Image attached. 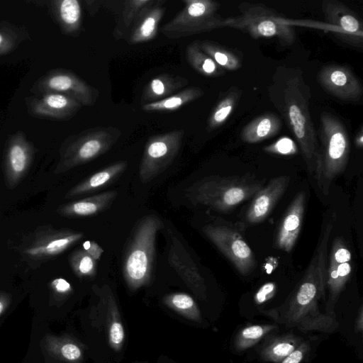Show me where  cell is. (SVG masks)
Returning a JSON list of instances; mask_svg holds the SVG:
<instances>
[{
    "instance_id": "obj_1",
    "label": "cell",
    "mask_w": 363,
    "mask_h": 363,
    "mask_svg": "<svg viewBox=\"0 0 363 363\" xmlns=\"http://www.w3.org/2000/svg\"><path fill=\"white\" fill-rule=\"evenodd\" d=\"M269 93L299 145L308 172L313 175L319 144L309 111L310 89L302 72L298 68L278 67Z\"/></svg>"
},
{
    "instance_id": "obj_2",
    "label": "cell",
    "mask_w": 363,
    "mask_h": 363,
    "mask_svg": "<svg viewBox=\"0 0 363 363\" xmlns=\"http://www.w3.org/2000/svg\"><path fill=\"white\" fill-rule=\"evenodd\" d=\"M264 182L250 175H211L188 187L186 197L194 205H202L219 212H228L252 198Z\"/></svg>"
},
{
    "instance_id": "obj_3",
    "label": "cell",
    "mask_w": 363,
    "mask_h": 363,
    "mask_svg": "<svg viewBox=\"0 0 363 363\" xmlns=\"http://www.w3.org/2000/svg\"><path fill=\"white\" fill-rule=\"evenodd\" d=\"M320 141L313 176L323 194L328 196L332 182L345 170L350 152L347 129L330 113L320 114Z\"/></svg>"
},
{
    "instance_id": "obj_4",
    "label": "cell",
    "mask_w": 363,
    "mask_h": 363,
    "mask_svg": "<svg viewBox=\"0 0 363 363\" xmlns=\"http://www.w3.org/2000/svg\"><path fill=\"white\" fill-rule=\"evenodd\" d=\"M164 228L162 220L154 214L140 220L130 237L124 255L123 272L128 283L137 287L150 280L155 259V241Z\"/></svg>"
},
{
    "instance_id": "obj_5",
    "label": "cell",
    "mask_w": 363,
    "mask_h": 363,
    "mask_svg": "<svg viewBox=\"0 0 363 363\" xmlns=\"http://www.w3.org/2000/svg\"><path fill=\"white\" fill-rule=\"evenodd\" d=\"M240 15L225 18L223 27H230L247 33L255 39L276 37L284 45H290L296 40V33L290 21L264 4L242 2Z\"/></svg>"
},
{
    "instance_id": "obj_6",
    "label": "cell",
    "mask_w": 363,
    "mask_h": 363,
    "mask_svg": "<svg viewBox=\"0 0 363 363\" xmlns=\"http://www.w3.org/2000/svg\"><path fill=\"white\" fill-rule=\"evenodd\" d=\"M115 127H96L68 138L62 145L55 174L66 172L109 150L121 136Z\"/></svg>"
},
{
    "instance_id": "obj_7",
    "label": "cell",
    "mask_w": 363,
    "mask_h": 363,
    "mask_svg": "<svg viewBox=\"0 0 363 363\" xmlns=\"http://www.w3.org/2000/svg\"><path fill=\"white\" fill-rule=\"evenodd\" d=\"M184 7L162 27L169 39L185 38L223 27L225 18L218 13L220 4L211 0H185Z\"/></svg>"
},
{
    "instance_id": "obj_8",
    "label": "cell",
    "mask_w": 363,
    "mask_h": 363,
    "mask_svg": "<svg viewBox=\"0 0 363 363\" xmlns=\"http://www.w3.org/2000/svg\"><path fill=\"white\" fill-rule=\"evenodd\" d=\"M184 133V130H174L150 138L139 168L141 182L153 180L167 169L179 151Z\"/></svg>"
},
{
    "instance_id": "obj_9",
    "label": "cell",
    "mask_w": 363,
    "mask_h": 363,
    "mask_svg": "<svg viewBox=\"0 0 363 363\" xmlns=\"http://www.w3.org/2000/svg\"><path fill=\"white\" fill-rule=\"evenodd\" d=\"M30 91L35 95L58 93L68 96L82 106H91L99 96V91L86 84L74 73L54 69L47 72L33 84Z\"/></svg>"
},
{
    "instance_id": "obj_10",
    "label": "cell",
    "mask_w": 363,
    "mask_h": 363,
    "mask_svg": "<svg viewBox=\"0 0 363 363\" xmlns=\"http://www.w3.org/2000/svg\"><path fill=\"white\" fill-rule=\"evenodd\" d=\"M206 236L244 276L256 267L254 254L238 230L225 225L208 224L203 228Z\"/></svg>"
},
{
    "instance_id": "obj_11",
    "label": "cell",
    "mask_w": 363,
    "mask_h": 363,
    "mask_svg": "<svg viewBox=\"0 0 363 363\" xmlns=\"http://www.w3.org/2000/svg\"><path fill=\"white\" fill-rule=\"evenodd\" d=\"M322 10L325 20V28L346 43L362 47V23L352 9L339 1L324 0Z\"/></svg>"
},
{
    "instance_id": "obj_12",
    "label": "cell",
    "mask_w": 363,
    "mask_h": 363,
    "mask_svg": "<svg viewBox=\"0 0 363 363\" xmlns=\"http://www.w3.org/2000/svg\"><path fill=\"white\" fill-rule=\"evenodd\" d=\"M321 86L335 97L350 102L358 101L363 94V88L353 72L345 65H328L318 74Z\"/></svg>"
},
{
    "instance_id": "obj_13",
    "label": "cell",
    "mask_w": 363,
    "mask_h": 363,
    "mask_svg": "<svg viewBox=\"0 0 363 363\" xmlns=\"http://www.w3.org/2000/svg\"><path fill=\"white\" fill-rule=\"evenodd\" d=\"M34 155V147L22 131L11 135L7 141L4 174L6 185L15 187L28 171Z\"/></svg>"
},
{
    "instance_id": "obj_14",
    "label": "cell",
    "mask_w": 363,
    "mask_h": 363,
    "mask_svg": "<svg viewBox=\"0 0 363 363\" xmlns=\"http://www.w3.org/2000/svg\"><path fill=\"white\" fill-rule=\"evenodd\" d=\"M26 104L30 115L50 120H69L82 105L75 99L58 93H45L27 97Z\"/></svg>"
},
{
    "instance_id": "obj_15",
    "label": "cell",
    "mask_w": 363,
    "mask_h": 363,
    "mask_svg": "<svg viewBox=\"0 0 363 363\" xmlns=\"http://www.w3.org/2000/svg\"><path fill=\"white\" fill-rule=\"evenodd\" d=\"M290 182L289 176H279L269 180L252 197L245 215V224L253 225L263 221L272 212L286 191Z\"/></svg>"
},
{
    "instance_id": "obj_16",
    "label": "cell",
    "mask_w": 363,
    "mask_h": 363,
    "mask_svg": "<svg viewBox=\"0 0 363 363\" xmlns=\"http://www.w3.org/2000/svg\"><path fill=\"white\" fill-rule=\"evenodd\" d=\"M84 233L70 230H52L38 236L24 250V254L33 258H48L65 251L84 238Z\"/></svg>"
},
{
    "instance_id": "obj_17",
    "label": "cell",
    "mask_w": 363,
    "mask_h": 363,
    "mask_svg": "<svg viewBox=\"0 0 363 363\" xmlns=\"http://www.w3.org/2000/svg\"><path fill=\"white\" fill-rule=\"evenodd\" d=\"M306 194L298 192L289 206L276 236L277 248L289 252L299 235L306 206Z\"/></svg>"
},
{
    "instance_id": "obj_18",
    "label": "cell",
    "mask_w": 363,
    "mask_h": 363,
    "mask_svg": "<svg viewBox=\"0 0 363 363\" xmlns=\"http://www.w3.org/2000/svg\"><path fill=\"white\" fill-rule=\"evenodd\" d=\"M168 262L189 286L196 291H203L204 279L196 264L180 240L172 233H170Z\"/></svg>"
},
{
    "instance_id": "obj_19",
    "label": "cell",
    "mask_w": 363,
    "mask_h": 363,
    "mask_svg": "<svg viewBox=\"0 0 363 363\" xmlns=\"http://www.w3.org/2000/svg\"><path fill=\"white\" fill-rule=\"evenodd\" d=\"M164 0H156L146 9L134 23L127 38L130 45H136L152 40L157 34L158 26L163 18L166 8Z\"/></svg>"
},
{
    "instance_id": "obj_20",
    "label": "cell",
    "mask_w": 363,
    "mask_h": 363,
    "mask_svg": "<svg viewBox=\"0 0 363 363\" xmlns=\"http://www.w3.org/2000/svg\"><path fill=\"white\" fill-rule=\"evenodd\" d=\"M61 31L76 36L82 27V6L78 0H52L46 4Z\"/></svg>"
},
{
    "instance_id": "obj_21",
    "label": "cell",
    "mask_w": 363,
    "mask_h": 363,
    "mask_svg": "<svg viewBox=\"0 0 363 363\" xmlns=\"http://www.w3.org/2000/svg\"><path fill=\"white\" fill-rule=\"evenodd\" d=\"M127 166L126 161H120L100 169L70 189L65 198L71 199L104 188L116 181Z\"/></svg>"
},
{
    "instance_id": "obj_22",
    "label": "cell",
    "mask_w": 363,
    "mask_h": 363,
    "mask_svg": "<svg viewBox=\"0 0 363 363\" xmlns=\"http://www.w3.org/2000/svg\"><path fill=\"white\" fill-rule=\"evenodd\" d=\"M118 192L107 191L60 206L58 213L65 216H90L98 214L111 206Z\"/></svg>"
},
{
    "instance_id": "obj_23",
    "label": "cell",
    "mask_w": 363,
    "mask_h": 363,
    "mask_svg": "<svg viewBox=\"0 0 363 363\" xmlns=\"http://www.w3.org/2000/svg\"><path fill=\"white\" fill-rule=\"evenodd\" d=\"M187 79L176 74H161L153 78L144 88L141 102L143 104L162 100L186 86Z\"/></svg>"
},
{
    "instance_id": "obj_24",
    "label": "cell",
    "mask_w": 363,
    "mask_h": 363,
    "mask_svg": "<svg viewBox=\"0 0 363 363\" xmlns=\"http://www.w3.org/2000/svg\"><path fill=\"white\" fill-rule=\"evenodd\" d=\"M281 127L279 118L274 113H265L253 119L242 130L241 138L247 143H256L277 134Z\"/></svg>"
},
{
    "instance_id": "obj_25",
    "label": "cell",
    "mask_w": 363,
    "mask_h": 363,
    "mask_svg": "<svg viewBox=\"0 0 363 363\" xmlns=\"http://www.w3.org/2000/svg\"><path fill=\"white\" fill-rule=\"evenodd\" d=\"M156 0H130L123 2V8L113 30L116 40L127 38L140 15Z\"/></svg>"
},
{
    "instance_id": "obj_26",
    "label": "cell",
    "mask_w": 363,
    "mask_h": 363,
    "mask_svg": "<svg viewBox=\"0 0 363 363\" xmlns=\"http://www.w3.org/2000/svg\"><path fill=\"white\" fill-rule=\"evenodd\" d=\"M203 91L196 86H190L162 100L143 104L145 111H174L203 95Z\"/></svg>"
},
{
    "instance_id": "obj_27",
    "label": "cell",
    "mask_w": 363,
    "mask_h": 363,
    "mask_svg": "<svg viewBox=\"0 0 363 363\" xmlns=\"http://www.w3.org/2000/svg\"><path fill=\"white\" fill-rule=\"evenodd\" d=\"M186 56L189 64L202 75L218 77L225 73L223 69L200 49L198 41H194L187 46Z\"/></svg>"
},
{
    "instance_id": "obj_28",
    "label": "cell",
    "mask_w": 363,
    "mask_h": 363,
    "mask_svg": "<svg viewBox=\"0 0 363 363\" xmlns=\"http://www.w3.org/2000/svg\"><path fill=\"white\" fill-rule=\"evenodd\" d=\"M241 93L238 88L231 87L220 99L208 118V131L218 128L227 121L238 102Z\"/></svg>"
},
{
    "instance_id": "obj_29",
    "label": "cell",
    "mask_w": 363,
    "mask_h": 363,
    "mask_svg": "<svg viewBox=\"0 0 363 363\" xmlns=\"http://www.w3.org/2000/svg\"><path fill=\"white\" fill-rule=\"evenodd\" d=\"M199 42V41H198ZM200 49L208 55L222 69L236 70L240 68V58L233 51L211 41L199 42Z\"/></svg>"
},
{
    "instance_id": "obj_30",
    "label": "cell",
    "mask_w": 363,
    "mask_h": 363,
    "mask_svg": "<svg viewBox=\"0 0 363 363\" xmlns=\"http://www.w3.org/2000/svg\"><path fill=\"white\" fill-rule=\"evenodd\" d=\"M29 33L26 28L6 21L0 22V56L16 50L21 43L27 40Z\"/></svg>"
},
{
    "instance_id": "obj_31",
    "label": "cell",
    "mask_w": 363,
    "mask_h": 363,
    "mask_svg": "<svg viewBox=\"0 0 363 363\" xmlns=\"http://www.w3.org/2000/svg\"><path fill=\"white\" fill-rule=\"evenodd\" d=\"M352 271L350 262L336 264L328 263L326 272V284L330 291V302L334 303L350 278Z\"/></svg>"
},
{
    "instance_id": "obj_32",
    "label": "cell",
    "mask_w": 363,
    "mask_h": 363,
    "mask_svg": "<svg viewBox=\"0 0 363 363\" xmlns=\"http://www.w3.org/2000/svg\"><path fill=\"white\" fill-rule=\"evenodd\" d=\"M97 262L82 248L74 251L69 257V264L72 271L81 278L95 276Z\"/></svg>"
},
{
    "instance_id": "obj_33",
    "label": "cell",
    "mask_w": 363,
    "mask_h": 363,
    "mask_svg": "<svg viewBox=\"0 0 363 363\" xmlns=\"http://www.w3.org/2000/svg\"><path fill=\"white\" fill-rule=\"evenodd\" d=\"M351 259V252L343 239L340 237H336L332 245L329 262L340 264L345 262H350Z\"/></svg>"
},
{
    "instance_id": "obj_34",
    "label": "cell",
    "mask_w": 363,
    "mask_h": 363,
    "mask_svg": "<svg viewBox=\"0 0 363 363\" xmlns=\"http://www.w3.org/2000/svg\"><path fill=\"white\" fill-rule=\"evenodd\" d=\"M265 150L267 152L287 155L294 154L296 148L291 139L283 138L277 141L274 144L266 147Z\"/></svg>"
},
{
    "instance_id": "obj_35",
    "label": "cell",
    "mask_w": 363,
    "mask_h": 363,
    "mask_svg": "<svg viewBox=\"0 0 363 363\" xmlns=\"http://www.w3.org/2000/svg\"><path fill=\"white\" fill-rule=\"evenodd\" d=\"M294 348V345L289 342H279L270 349L269 354L274 358L281 359L288 356Z\"/></svg>"
},
{
    "instance_id": "obj_36",
    "label": "cell",
    "mask_w": 363,
    "mask_h": 363,
    "mask_svg": "<svg viewBox=\"0 0 363 363\" xmlns=\"http://www.w3.org/2000/svg\"><path fill=\"white\" fill-rule=\"evenodd\" d=\"M170 301L174 306L179 309L191 308L194 305L193 298L185 294H176L172 296Z\"/></svg>"
},
{
    "instance_id": "obj_37",
    "label": "cell",
    "mask_w": 363,
    "mask_h": 363,
    "mask_svg": "<svg viewBox=\"0 0 363 363\" xmlns=\"http://www.w3.org/2000/svg\"><path fill=\"white\" fill-rule=\"evenodd\" d=\"M276 285L273 282L263 284L255 296V300L258 303H262L270 298L274 294Z\"/></svg>"
},
{
    "instance_id": "obj_38",
    "label": "cell",
    "mask_w": 363,
    "mask_h": 363,
    "mask_svg": "<svg viewBox=\"0 0 363 363\" xmlns=\"http://www.w3.org/2000/svg\"><path fill=\"white\" fill-rule=\"evenodd\" d=\"M60 352L62 356L68 360H75L81 356L79 348L77 345L71 343L63 345Z\"/></svg>"
},
{
    "instance_id": "obj_39",
    "label": "cell",
    "mask_w": 363,
    "mask_h": 363,
    "mask_svg": "<svg viewBox=\"0 0 363 363\" xmlns=\"http://www.w3.org/2000/svg\"><path fill=\"white\" fill-rule=\"evenodd\" d=\"M264 332L262 326L251 325L242 330L241 336L245 340L252 341L260 338L263 335Z\"/></svg>"
},
{
    "instance_id": "obj_40",
    "label": "cell",
    "mask_w": 363,
    "mask_h": 363,
    "mask_svg": "<svg viewBox=\"0 0 363 363\" xmlns=\"http://www.w3.org/2000/svg\"><path fill=\"white\" fill-rule=\"evenodd\" d=\"M82 249L96 261L100 259L104 252V250L93 240H86L83 243Z\"/></svg>"
},
{
    "instance_id": "obj_41",
    "label": "cell",
    "mask_w": 363,
    "mask_h": 363,
    "mask_svg": "<svg viewBox=\"0 0 363 363\" xmlns=\"http://www.w3.org/2000/svg\"><path fill=\"white\" fill-rule=\"evenodd\" d=\"M52 289L59 294H66L72 291L70 284L65 279L56 278L50 282Z\"/></svg>"
},
{
    "instance_id": "obj_42",
    "label": "cell",
    "mask_w": 363,
    "mask_h": 363,
    "mask_svg": "<svg viewBox=\"0 0 363 363\" xmlns=\"http://www.w3.org/2000/svg\"><path fill=\"white\" fill-rule=\"evenodd\" d=\"M123 335V329L121 323H113L110 330L111 340L115 344H118L122 342Z\"/></svg>"
},
{
    "instance_id": "obj_43",
    "label": "cell",
    "mask_w": 363,
    "mask_h": 363,
    "mask_svg": "<svg viewBox=\"0 0 363 363\" xmlns=\"http://www.w3.org/2000/svg\"><path fill=\"white\" fill-rule=\"evenodd\" d=\"M303 357V350L300 347L299 349L291 352L288 356L285 357L281 363H300Z\"/></svg>"
},
{
    "instance_id": "obj_44",
    "label": "cell",
    "mask_w": 363,
    "mask_h": 363,
    "mask_svg": "<svg viewBox=\"0 0 363 363\" xmlns=\"http://www.w3.org/2000/svg\"><path fill=\"white\" fill-rule=\"evenodd\" d=\"M10 302V296L6 294H0V315L7 308Z\"/></svg>"
},
{
    "instance_id": "obj_45",
    "label": "cell",
    "mask_w": 363,
    "mask_h": 363,
    "mask_svg": "<svg viewBox=\"0 0 363 363\" xmlns=\"http://www.w3.org/2000/svg\"><path fill=\"white\" fill-rule=\"evenodd\" d=\"M355 145L357 147L361 148L363 145V133L362 128H361L360 130L357 133L355 138Z\"/></svg>"
}]
</instances>
